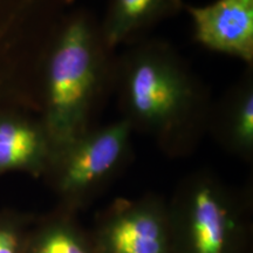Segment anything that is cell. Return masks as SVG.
<instances>
[{"instance_id": "obj_1", "label": "cell", "mask_w": 253, "mask_h": 253, "mask_svg": "<svg viewBox=\"0 0 253 253\" xmlns=\"http://www.w3.org/2000/svg\"><path fill=\"white\" fill-rule=\"evenodd\" d=\"M113 93L120 119L168 157L189 156L207 135L210 89L166 40L142 38L116 56Z\"/></svg>"}, {"instance_id": "obj_2", "label": "cell", "mask_w": 253, "mask_h": 253, "mask_svg": "<svg viewBox=\"0 0 253 253\" xmlns=\"http://www.w3.org/2000/svg\"><path fill=\"white\" fill-rule=\"evenodd\" d=\"M115 50L104 42L89 9L73 7L47 48L39 118L56 148L90 130L114 91Z\"/></svg>"}, {"instance_id": "obj_3", "label": "cell", "mask_w": 253, "mask_h": 253, "mask_svg": "<svg viewBox=\"0 0 253 253\" xmlns=\"http://www.w3.org/2000/svg\"><path fill=\"white\" fill-rule=\"evenodd\" d=\"M173 253H252V184L230 185L209 169L185 177L168 199Z\"/></svg>"}, {"instance_id": "obj_4", "label": "cell", "mask_w": 253, "mask_h": 253, "mask_svg": "<svg viewBox=\"0 0 253 253\" xmlns=\"http://www.w3.org/2000/svg\"><path fill=\"white\" fill-rule=\"evenodd\" d=\"M77 0H0V109L39 116L47 48Z\"/></svg>"}, {"instance_id": "obj_5", "label": "cell", "mask_w": 253, "mask_h": 253, "mask_svg": "<svg viewBox=\"0 0 253 253\" xmlns=\"http://www.w3.org/2000/svg\"><path fill=\"white\" fill-rule=\"evenodd\" d=\"M132 134L119 119L56 148L42 179L58 204L79 213L107 191L134 158Z\"/></svg>"}, {"instance_id": "obj_6", "label": "cell", "mask_w": 253, "mask_h": 253, "mask_svg": "<svg viewBox=\"0 0 253 253\" xmlns=\"http://www.w3.org/2000/svg\"><path fill=\"white\" fill-rule=\"evenodd\" d=\"M90 235L96 253H173L168 199L156 192L114 199Z\"/></svg>"}, {"instance_id": "obj_7", "label": "cell", "mask_w": 253, "mask_h": 253, "mask_svg": "<svg viewBox=\"0 0 253 253\" xmlns=\"http://www.w3.org/2000/svg\"><path fill=\"white\" fill-rule=\"evenodd\" d=\"M196 43L217 54L253 66V0H213L185 4Z\"/></svg>"}, {"instance_id": "obj_8", "label": "cell", "mask_w": 253, "mask_h": 253, "mask_svg": "<svg viewBox=\"0 0 253 253\" xmlns=\"http://www.w3.org/2000/svg\"><path fill=\"white\" fill-rule=\"evenodd\" d=\"M53 153L54 145L39 116L0 109V176L24 172L42 178Z\"/></svg>"}, {"instance_id": "obj_9", "label": "cell", "mask_w": 253, "mask_h": 253, "mask_svg": "<svg viewBox=\"0 0 253 253\" xmlns=\"http://www.w3.org/2000/svg\"><path fill=\"white\" fill-rule=\"evenodd\" d=\"M207 134L227 153L245 162L253 158V66L212 101Z\"/></svg>"}, {"instance_id": "obj_10", "label": "cell", "mask_w": 253, "mask_h": 253, "mask_svg": "<svg viewBox=\"0 0 253 253\" xmlns=\"http://www.w3.org/2000/svg\"><path fill=\"white\" fill-rule=\"evenodd\" d=\"M184 0H108L100 21L104 42L110 49L130 45L162 21L184 12Z\"/></svg>"}, {"instance_id": "obj_11", "label": "cell", "mask_w": 253, "mask_h": 253, "mask_svg": "<svg viewBox=\"0 0 253 253\" xmlns=\"http://www.w3.org/2000/svg\"><path fill=\"white\" fill-rule=\"evenodd\" d=\"M25 253H96L90 231L78 219V212L56 204L52 211L36 217Z\"/></svg>"}, {"instance_id": "obj_12", "label": "cell", "mask_w": 253, "mask_h": 253, "mask_svg": "<svg viewBox=\"0 0 253 253\" xmlns=\"http://www.w3.org/2000/svg\"><path fill=\"white\" fill-rule=\"evenodd\" d=\"M34 214L14 210H0V253H25Z\"/></svg>"}]
</instances>
